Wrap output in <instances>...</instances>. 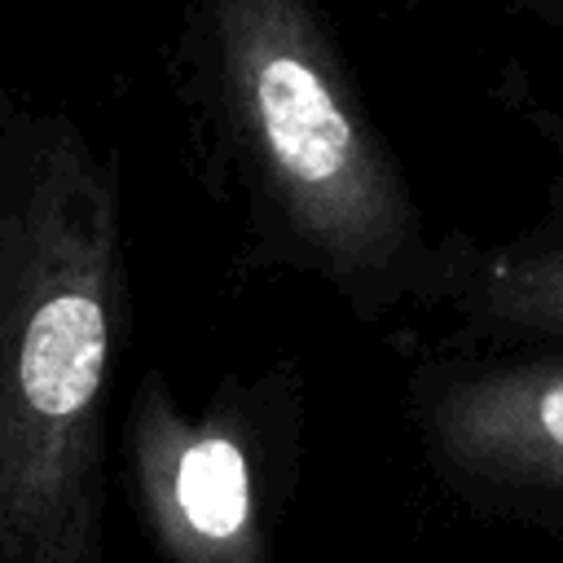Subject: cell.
Masks as SVG:
<instances>
[{
    "mask_svg": "<svg viewBox=\"0 0 563 563\" xmlns=\"http://www.w3.org/2000/svg\"><path fill=\"white\" fill-rule=\"evenodd\" d=\"M216 79L242 163L299 251L369 290L413 246L409 194L303 0H211Z\"/></svg>",
    "mask_w": 563,
    "mask_h": 563,
    "instance_id": "6da1fadb",
    "label": "cell"
},
{
    "mask_svg": "<svg viewBox=\"0 0 563 563\" xmlns=\"http://www.w3.org/2000/svg\"><path fill=\"white\" fill-rule=\"evenodd\" d=\"M128 484L163 563H273L290 466L268 462L246 400L220 396L189 418L145 374L128 418Z\"/></svg>",
    "mask_w": 563,
    "mask_h": 563,
    "instance_id": "7a4b0ae2",
    "label": "cell"
},
{
    "mask_svg": "<svg viewBox=\"0 0 563 563\" xmlns=\"http://www.w3.org/2000/svg\"><path fill=\"white\" fill-rule=\"evenodd\" d=\"M413 422L471 515L563 532V356L427 374Z\"/></svg>",
    "mask_w": 563,
    "mask_h": 563,
    "instance_id": "3957f363",
    "label": "cell"
}]
</instances>
